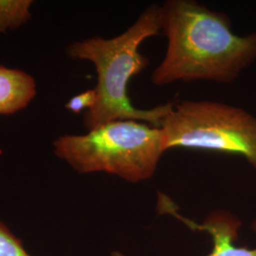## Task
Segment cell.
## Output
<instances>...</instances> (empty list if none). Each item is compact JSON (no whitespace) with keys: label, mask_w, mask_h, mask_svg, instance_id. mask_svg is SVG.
<instances>
[{"label":"cell","mask_w":256,"mask_h":256,"mask_svg":"<svg viewBox=\"0 0 256 256\" xmlns=\"http://www.w3.org/2000/svg\"><path fill=\"white\" fill-rule=\"evenodd\" d=\"M160 7L167 48L151 75L155 86L230 84L256 62V34H236L227 14L192 0H168Z\"/></svg>","instance_id":"obj_1"},{"label":"cell","mask_w":256,"mask_h":256,"mask_svg":"<svg viewBox=\"0 0 256 256\" xmlns=\"http://www.w3.org/2000/svg\"><path fill=\"white\" fill-rule=\"evenodd\" d=\"M162 32V7L153 4L142 12L128 30L111 39L94 37L74 42L68 48L70 57L92 62L98 75L95 86L97 102L86 112L84 124L88 131L114 120H138L160 128L174 102L149 110L137 108L128 97L130 80L146 70L149 60L140 52L147 38Z\"/></svg>","instance_id":"obj_2"},{"label":"cell","mask_w":256,"mask_h":256,"mask_svg":"<svg viewBox=\"0 0 256 256\" xmlns=\"http://www.w3.org/2000/svg\"><path fill=\"white\" fill-rule=\"evenodd\" d=\"M55 154L81 174L108 173L128 182L153 178L162 156L160 128L114 120L84 135H64L54 144Z\"/></svg>","instance_id":"obj_3"},{"label":"cell","mask_w":256,"mask_h":256,"mask_svg":"<svg viewBox=\"0 0 256 256\" xmlns=\"http://www.w3.org/2000/svg\"><path fill=\"white\" fill-rule=\"evenodd\" d=\"M165 152L174 148L220 152L244 158L256 169V118L220 102H174L162 126Z\"/></svg>","instance_id":"obj_4"},{"label":"cell","mask_w":256,"mask_h":256,"mask_svg":"<svg viewBox=\"0 0 256 256\" xmlns=\"http://www.w3.org/2000/svg\"><path fill=\"white\" fill-rule=\"evenodd\" d=\"M158 210L174 216L192 230L209 234L212 247L208 256H256V248L239 247L236 244L241 222L228 210H212L202 223H198L180 214L174 202L162 192L158 194Z\"/></svg>","instance_id":"obj_5"},{"label":"cell","mask_w":256,"mask_h":256,"mask_svg":"<svg viewBox=\"0 0 256 256\" xmlns=\"http://www.w3.org/2000/svg\"><path fill=\"white\" fill-rule=\"evenodd\" d=\"M36 94V86L30 75L0 66V114L25 108Z\"/></svg>","instance_id":"obj_6"},{"label":"cell","mask_w":256,"mask_h":256,"mask_svg":"<svg viewBox=\"0 0 256 256\" xmlns=\"http://www.w3.org/2000/svg\"><path fill=\"white\" fill-rule=\"evenodd\" d=\"M30 0H0V32L16 28L30 18Z\"/></svg>","instance_id":"obj_7"},{"label":"cell","mask_w":256,"mask_h":256,"mask_svg":"<svg viewBox=\"0 0 256 256\" xmlns=\"http://www.w3.org/2000/svg\"><path fill=\"white\" fill-rule=\"evenodd\" d=\"M0 256H32L22 241L0 221Z\"/></svg>","instance_id":"obj_8"},{"label":"cell","mask_w":256,"mask_h":256,"mask_svg":"<svg viewBox=\"0 0 256 256\" xmlns=\"http://www.w3.org/2000/svg\"><path fill=\"white\" fill-rule=\"evenodd\" d=\"M97 102V92L94 88L88 90L86 92H82L76 96L72 97L68 104L66 108L74 113H80L82 110H92Z\"/></svg>","instance_id":"obj_9"},{"label":"cell","mask_w":256,"mask_h":256,"mask_svg":"<svg viewBox=\"0 0 256 256\" xmlns=\"http://www.w3.org/2000/svg\"><path fill=\"white\" fill-rule=\"evenodd\" d=\"M252 230L254 232H256V220L252 223Z\"/></svg>","instance_id":"obj_10"}]
</instances>
